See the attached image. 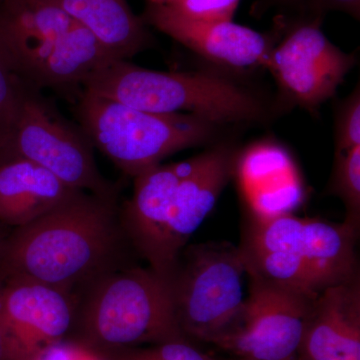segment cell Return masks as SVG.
<instances>
[{
    "instance_id": "18",
    "label": "cell",
    "mask_w": 360,
    "mask_h": 360,
    "mask_svg": "<svg viewBox=\"0 0 360 360\" xmlns=\"http://www.w3.org/2000/svg\"><path fill=\"white\" fill-rule=\"evenodd\" d=\"M96 354L103 360H217L203 354L187 340L167 341L144 347L117 348L97 352Z\"/></svg>"
},
{
    "instance_id": "7",
    "label": "cell",
    "mask_w": 360,
    "mask_h": 360,
    "mask_svg": "<svg viewBox=\"0 0 360 360\" xmlns=\"http://www.w3.org/2000/svg\"><path fill=\"white\" fill-rule=\"evenodd\" d=\"M245 262L238 246L208 241L186 245L167 276L175 319L187 340L212 343L245 302Z\"/></svg>"
},
{
    "instance_id": "14",
    "label": "cell",
    "mask_w": 360,
    "mask_h": 360,
    "mask_svg": "<svg viewBox=\"0 0 360 360\" xmlns=\"http://www.w3.org/2000/svg\"><path fill=\"white\" fill-rule=\"evenodd\" d=\"M295 360H360V278L312 300Z\"/></svg>"
},
{
    "instance_id": "21",
    "label": "cell",
    "mask_w": 360,
    "mask_h": 360,
    "mask_svg": "<svg viewBox=\"0 0 360 360\" xmlns=\"http://www.w3.org/2000/svg\"><path fill=\"white\" fill-rule=\"evenodd\" d=\"M336 153L360 146L359 89L350 94L341 105L336 123Z\"/></svg>"
},
{
    "instance_id": "23",
    "label": "cell",
    "mask_w": 360,
    "mask_h": 360,
    "mask_svg": "<svg viewBox=\"0 0 360 360\" xmlns=\"http://www.w3.org/2000/svg\"><path fill=\"white\" fill-rule=\"evenodd\" d=\"M311 6L316 11H342L359 18L360 0H311Z\"/></svg>"
},
{
    "instance_id": "15",
    "label": "cell",
    "mask_w": 360,
    "mask_h": 360,
    "mask_svg": "<svg viewBox=\"0 0 360 360\" xmlns=\"http://www.w3.org/2000/svg\"><path fill=\"white\" fill-rule=\"evenodd\" d=\"M77 191L49 170L20 158L0 160V224L18 229L34 221Z\"/></svg>"
},
{
    "instance_id": "27",
    "label": "cell",
    "mask_w": 360,
    "mask_h": 360,
    "mask_svg": "<svg viewBox=\"0 0 360 360\" xmlns=\"http://www.w3.org/2000/svg\"><path fill=\"white\" fill-rule=\"evenodd\" d=\"M234 360H250V359H239V357H238V359H234Z\"/></svg>"
},
{
    "instance_id": "24",
    "label": "cell",
    "mask_w": 360,
    "mask_h": 360,
    "mask_svg": "<svg viewBox=\"0 0 360 360\" xmlns=\"http://www.w3.org/2000/svg\"><path fill=\"white\" fill-rule=\"evenodd\" d=\"M0 360H13L11 343L0 314Z\"/></svg>"
},
{
    "instance_id": "19",
    "label": "cell",
    "mask_w": 360,
    "mask_h": 360,
    "mask_svg": "<svg viewBox=\"0 0 360 360\" xmlns=\"http://www.w3.org/2000/svg\"><path fill=\"white\" fill-rule=\"evenodd\" d=\"M23 86L25 82L15 75L0 51V155L13 129Z\"/></svg>"
},
{
    "instance_id": "5",
    "label": "cell",
    "mask_w": 360,
    "mask_h": 360,
    "mask_svg": "<svg viewBox=\"0 0 360 360\" xmlns=\"http://www.w3.org/2000/svg\"><path fill=\"white\" fill-rule=\"evenodd\" d=\"M82 90L158 115H188L215 125L259 120L264 108L248 90L207 72L148 70L115 59L90 75Z\"/></svg>"
},
{
    "instance_id": "22",
    "label": "cell",
    "mask_w": 360,
    "mask_h": 360,
    "mask_svg": "<svg viewBox=\"0 0 360 360\" xmlns=\"http://www.w3.org/2000/svg\"><path fill=\"white\" fill-rule=\"evenodd\" d=\"M82 347L73 342L58 343L47 348L35 360H80Z\"/></svg>"
},
{
    "instance_id": "1",
    "label": "cell",
    "mask_w": 360,
    "mask_h": 360,
    "mask_svg": "<svg viewBox=\"0 0 360 360\" xmlns=\"http://www.w3.org/2000/svg\"><path fill=\"white\" fill-rule=\"evenodd\" d=\"M112 198L75 191L39 219L14 229L0 252V279L23 278L79 295L124 266L130 246Z\"/></svg>"
},
{
    "instance_id": "12",
    "label": "cell",
    "mask_w": 360,
    "mask_h": 360,
    "mask_svg": "<svg viewBox=\"0 0 360 360\" xmlns=\"http://www.w3.org/2000/svg\"><path fill=\"white\" fill-rule=\"evenodd\" d=\"M78 296L23 278L0 279V314L13 360H35L66 341L77 319Z\"/></svg>"
},
{
    "instance_id": "16",
    "label": "cell",
    "mask_w": 360,
    "mask_h": 360,
    "mask_svg": "<svg viewBox=\"0 0 360 360\" xmlns=\"http://www.w3.org/2000/svg\"><path fill=\"white\" fill-rule=\"evenodd\" d=\"M63 9L89 30L115 59H127L146 49L150 41L142 18L127 0H44Z\"/></svg>"
},
{
    "instance_id": "4",
    "label": "cell",
    "mask_w": 360,
    "mask_h": 360,
    "mask_svg": "<svg viewBox=\"0 0 360 360\" xmlns=\"http://www.w3.org/2000/svg\"><path fill=\"white\" fill-rule=\"evenodd\" d=\"M71 335L73 343L96 354L187 340L175 319L167 278L134 265L111 270L78 295Z\"/></svg>"
},
{
    "instance_id": "13",
    "label": "cell",
    "mask_w": 360,
    "mask_h": 360,
    "mask_svg": "<svg viewBox=\"0 0 360 360\" xmlns=\"http://www.w3.org/2000/svg\"><path fill=\"white\" fill-rule=\"evenodd\" d=\"M142 20L203 58L234 70L264 65L274 47L267 35L248 26L193 20L167 6L148 4Z\"/></svg>"
},
{
    "instance_id": "25",
    "label": "cell",
    "mask_w": 360,
    "mask_h": 360,
    "mask_svg": "<svg viewBox=\"0 0 360 360\" xmlns=\"http://www.w3.org/2000/svg\"><path fill=\"white\" fill-rule=\"evenodd\" d=\"M172 0H148V4H158V6H167Z\"/></svg>"
},
{
    "instance_id": "20",
    "label": "cell",
    "mask_w": 360,
    "mask_h": 360,
    "mask_svg": "<svg viewBox=\"0 0 360 360\" xmlns=\"http://www.w3.org/2000/svg\"><path fill=\"white\" fill-rule=\"evenodd\" d=\"M240 0H172L167 6L186 18L207 21L232 20Z\"/></svg>"
},
{
    "instance_id": "2",
    "label": "cell",
    "mask_w": 360,
    "mask_h": 360,
    "mask_svg": "<svg viewBox=\"0 0 360 360\" xmlns=\"http://www.w3.org/2000/svg\"><path fill=\"white\" fill-rule=\"evenodd\" d=\"M359 234L345 222L250 212L238 248L250 278L316 297L360 278Z\"/></svg>"
},
{
    "instance_id": "28",
    "label": "cell",
    "mask_w": 360,
    "mask_h": 360,
    "mask_svg": "<svg viewBox=\"0 0 360 360\" xmlns=\"http://www.w3.org/2000/svg\"><path fill=\"white\" fill-rule=\"evenodd\" d=\"M0 1H1V0H0Z\"/></svg>"
},
{
    "instance_id": "17",
    "label": "cell",
    "mask_w": 360,
    "mask_h": 360,
    "mask_svg": "<svg viewBox=\"0 0 360 360\" xmlns=\"http://www.w3.org/2000/svg\"><path fill=\"white\" fill-rule=\"evenodd\" d=\"M331 193L340 196L347 210L345 224L360 227V146L336 153Z\"/></svg>"
},
{
    "instance_id": "11",
    "label": "cell",
    "mask_w": 360,
    "mask_h": 360,
    "mask_svg": "<svg viewBox=\"0 0 360 360\" xmlns=\"http://www.w3.org/2000/svg\"><path fill=\"white\" fill-rule=\"evenodd\" d=\"M355 61L354 54L345 53L326 37L321 20H314L292 28L272 47L264 65L288 98L315 110L335 96Z\"/></svg>"
},
{
    "instance_id": "10",
    "label": "cell",
    "mask_w": 360,
    "mask_h": 360,
    "mask_svg": "<svg viewBox=\"0 0 360 360\" xmlns=\"http://www.w3.org/2000/svg\"><path fill=\"white\" fill-rule=\"evenodd\" d=\"M314 298L250 278L243 307L212 343L239 359L295 360Z\"/></svg>"
},
{
    "instance_id": "8",
    "label": "cell",
    "mask_w": 360,
    "mask_h": 360,
    "mask_svg": "<svg viewBox=\"0 0 360 360\" xmlns=\"http://www.w3.org/2000/svg\"><path fill=\"white\" fill-rule=\"evenodd\" d=\"M92 143L30 85L23 86L18 113L0 160L25 158L77 191L117 200L116 186L99 172Z\"/></svg>"
},
{
    "instance_id": "26",
    "label": "cell",
    "mask_w": 360,
    "mask_h": 360,
    "mask_svg": "<svg viewBox=\"0 0 360 360\" xmlns=\"http://www.w3.org/2000/svg\"><path fill=\"white\" fill-rule=\"evenodd\" d=\"M6 236V234L4 232V229H2V224H0V252H1L2 246H4Z\"/></svg>"
},
{
    "instance_id": "6",
    "label": "cell",
    "mask_w": 360,
    "mask_h": 360,
    "mask_svg": "<svg viewBox=\"0 0 360 360\" xmlns=\"http://www.w3.org/2000/svg\"><path fill=\"white\" fill-rule=\"evenodd\" d=\"M77 116L92 146L134 177L182 149L205 143L213 124L188 115H158L82 90Z\"/></svg>"
},
{
    "instance_id": "9",
    "label": "cell",
    "mask_w": 360,
    "mask_h": 360,
    "mask_svg": "<svg viewBox=\"0 0 360 360\" xmlns=\"http://www.w3.org/2000/svg\"><path fill=\"white\" fill-rule=\"evenodd\" d=\"M181 177L135 251L156 274L165 277L179 253L212 212L236 167L233 151L217 146L180 162Z\"/></svg>"
},
{
    "instance_id": "3",
    "label": "cell",
    "mask_w": 360,
    "mask_h": 360,
    "mask_svg": "<svg viewBox=\"0 0 360 360\" xmlns=\"http://www.w3.org/2000/svg\"><path fill=\"white\" fill-rule=\"evenodd\" d=\"M0 51L15 75L39 90L82 86L115 60L89 30L44 0L0 1Z\"/></svg>"
}]
</instances>
